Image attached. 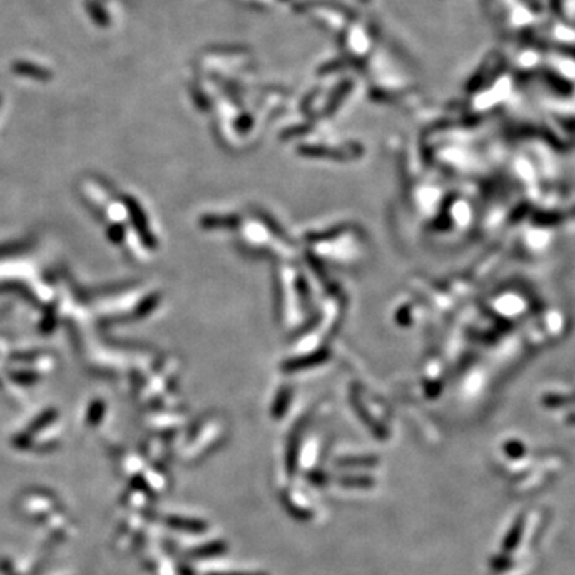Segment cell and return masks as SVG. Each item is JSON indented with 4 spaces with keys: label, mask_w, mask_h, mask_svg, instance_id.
Segmentation results:
<instances>
[{
    "label": "cell",
    "mask_w": 575,
    "mask_h": 575,
    "mask_svg": "<svg viewBox=\"0 0 575 575\" xmlns=\"http://www.w3.org/2000/svg\"><path fill=\"white\" fill-rule=\"evenodd\" d=\"M173 526L179 527V529L183 531H189V532H203L208 529V526L203 521H197V519H183V518H176V519H171Z\"/></svg>",
    "instance_id": "cell-2"
},
{
    "label": "cell",
    "mask_w": 575,
    "mask_h": 575,
    "mask_svg": "<svg viewBox=\"0 0 575 575\" xmlns=\"http://www.w3.org/2000/svg\"><path fill=\"white\" fill-rule=\"evenodd\" d=\"M376 459H371V457H355V459H342L339 460V465H347V467H371V465H376Z\"/></svg>",
    "instance_id": "cell-4"
},
{
    "label": "cell",
    "mask_w": 575,
    "mask_h": 575,
    "mask_svg": "<svg viewBox=\"0 0 575 575\" xmlns=\"http://www.w3.org/2000/svg\"><path fill=\"white\" fill-rule=\"evenodd\" d=\"M339 483L344 487H355V489L358 487V489H366V487H371L374 484V479L367 478V477H349V478L339 479Z\"/></svg>",
    "instance_id": "cell-3"
},
{
    "label": "cell",
    "mask_w": 575,
    "mask_h": 575,
    "mask_svg": "<svg viewBox=\"0 0 575 575\" xmlns=\"http://www.w3.org/2000/svg\"><path fill=\"white\" fill-rule=\"evenodd\" d=\"M227 550V546L224 541H211V544H206L203 546L197 548L193 554L198 558H208V556H216V554H223Z\"/></svg>",
    "instance_id": "cell-1"
},
{
    "label": "cell",
    "mask_w": 575,
    "mask_h": 575,
    "mask_svg": "<svg viewBox=\"0 0 575 575\" xmlns=\"http://www.w3.org/2000/svg\"><path fill=\"white\" fill-rule=\"evenodd\" d=\"M210 575H265L263 572L253 574V572H230V574H210Z\"/></svg>",
    "instance_id": "cell-5"
}]
</instances>
